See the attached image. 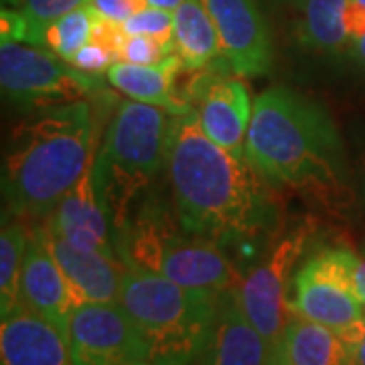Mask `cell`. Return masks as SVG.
Returning <instances> with one entry per match:
<instances>
[{"instance_id": "obj_30", "label": "cell", "mask_w": 365, "mask_h": 365, "mask_svg": "<svg viewBox=\"0 0 365 365\" xmlns=\"http://www.w3.org/2000/svg\"><path fill=\"white\" fill-rule=\"evenodd\" d=\"M347 59H351L355 66L365 71V33L359 39L353 41L349 53H347Z\"/></svg>"}, {"instance_id": "obj_33", "label": "cell", "mask_w": 365, "mask_h": 365, "mask_svg": "<svg viewBox=\"0 0 365 365\" xmlns=\"http://www.w3.org/2000/svg\"><path fill=\"white\" fill-rule=\"evenodd\" d=\"M357 179H359V193H361V201H364V209H365V150L361 153V158H359Z\"/></svg>"}, {"instance_id": "obj_3", "label": "cell", "mask_w": 365, "mask_h": 365, "mask_svg": "<svg viewBox=\"0 0 365 365\" xmlns=\"http://www.w3.org/2000/svg\"><path fill=\"white\" fill-rule=\"evenodd\" d=\"M90 100L39 110L21 120L2 155L4 217L45 222L98 153Z\"/></svg>"}, {"instance_id": "obj_35", "label": "cell", "mask_w": 365, "mask_h": 365, "mask_svg": "<svg viewBox=\"0 0 365 365\" xmlns=\"http://www.w3.org/2000/svg\"><path fill=\"white\" fill-rule=\"evenodd\" d=\"M355 2H359L361 6H365V0H355Z\"/></svg>"}, {"instance_id": "obj_7", "label": "cell", "mask_w": 365, "mask_h": 365, "mask_svg": "<svg viewBox=\"0 0 365 365\" xmlns=\"http://www.w3.org/2000/svg\"><path fill=\"white\" fill-rule=\"evenodd\" d=\"M0 86L4 100L23 112H39L104 93V81L81 71L47 47L2 41Z\"/></svg>"}, {"instance_id": "obj_25", "label": "cell", "mask_w": 365, "mask_h": 365, "mask_svg": "<svg viewBox=\"0 0 365 365\" xmlns=\"http://www.w3.org/2000/svg\"><path fill=\"white\" fill-rule=\"evenodd\" d=\"M122 26L128 35L153 37L160 41L167 51L175 53V21L170 11L144 6L143 11L132 14L126 23H122Z\"/></svg>"}, {"instance_id": "obj_13", "label": "cell", "mask_w": 365, "mask_h": 365, "mask_svg": "<svg viewBox=\"0 0 365 365\" xmlns=\"http://www.w3.org/2000/svg\"><path fill=\"white\" fill-rule=\"evenodd\" d=\"M21 304L47 319L66 337L69 319L79 307L63 268L49 248L43 223H33L31 227L21 276Z\"/></svg>"}, {"instance_id": "obj_2", "label": "cell", "mask_w": 365, "mask_h": 365, "mask_svg": "<svg viewBox=\"0 0 365 365\" xmlns=\"http://www.w3.org/2000/svg\"><path fill=\"white\" fill-rule=\"evenodd\" d=\"M246 157L266 181L325 207L347 203L345 144L333 116L307 93L274 86L256 96Z\"/></svg>"}, {"instance_id": "obj_26", "label": "cell", "mask_w": 365, "mask_h": 365, "mask_svg": "<svg viewBox=\"0 0 365 365\" xmlns=\"http://www.w3.org/2000/svg\"><path fill=\"white\" fill-rule=\"evenodd\" d=\"M169 55L173 53L167 51L160 41L153 39V37H143V35H128L120 49L118 61L136 63V66H155Z\"/></svg>"}, {"instance_id": "obj_5", "label": "cell", "mask_w": 365, "mask_h": 365, "mask_svg": "<svg viewBox=\"0 0 365 365\" xmlns=\"http://www.w3.org/2000/svg\"><path fill=\"white\" fill-rule=\"evenodd\" d=\"M122 262L138 272L163 276L177 284L225 292L240 284L225 250L205 237L189 234L170 209L148 191L128 225L116 237Z\"/></svg>"}, {"instance_id": "obj_21", "label": "cell", "mask_w": 365, "mask_h": 365, "mask_svg": "<svg viewBox=\"0 0 365 365\" xmlns=\"http://www.w3.org/2000/svg\"><path fill=\"white\" fill-rule=\"evenodd\" d=\"M175 53L189 71H201L222 55L217 29L201 0H185L173 11Z\"/></svg>"}, {"instance_id": "obj_20", "label": "cell", "mask_w": 365, "mask_h": 365, "mask_svg": "<svg viewBox=\"0 0 365 365\" xmlns=\"http://www.w3.org/2000/svg\"><path fill=\"white\" fill-rule=\"evenodd\" d=\"M347 4L349 0H290L297 41L323 57H347L351 47L345 23Z\"/></svg>"}, {"instance_id": "obj_4", "label": "cell", "mask_w": 365, "mask_h": 365, "mask_svg": "<svg viewBox=\"0 0 365 365\" xmlns=\"http://www.w3.org/2000/svg\"><path fill=\"white\" fill-rule=\"evenodd\" d=\"M170 116L143 102H120L100 144L93 175L114 235L122 234L138 205L167 167Z\"/></svg>"}, {"instance_id": "obj_1", "label": "cell", "mask_w": 365, "mask_h": 365, "mask_svg": "<svg viewBox=\"0 0 365 365\" xmlns=\"http://www.w3.org/2000/svg\"><path fill=\"white\" fill-rule=\"evenodd\" d=\"M167 173L175 211L189 234L225 246L264 240L276 225V205L246 155L213 143L195 114L170 120Z\"/></svg>"}, {"instance_id": "obj_10", "label": "cell", "mask_w": 365, "mask_h": 365, "mask_svg": "<svg viewBox=\"0 0 365 365\" xmlns=\"http://www.w3.org/2000/svg\"><path fill=\"white\" fill-rule=\"evenodd\" d=\"M67 341L76 365L148 361V347L120 302H83L73 311Z\"/></svg>"}, {"instance_id": "obj_36", "label": "cell", "mask_w": 365, "mask_h": 365, "mask_svg": "<svg viewBox=\"0 0 365 365\" xmlns=\"http://www.w3.org/2000/svg\"><path fill=\"white\" fill-rule=\"evenodd\" d=\"M361 250H364V254H365V244H364V248H361Z\"/></svg>"}, {"instance_id": "obj_15", "label": "cell", "mask_w": 365, "mask_h": 365, "mask_svg": "<svg viewBox=\"0 0 365 365\" xmlns=\"http://www.w3.org/2000/svg\"><path fill=\"white\" fill-rule=\"evenodd\" d=\"M0 365H76L67 337L25 304L2 314Z\"/></svg>"}, {"instance_id": "obj_22", "label": "cell", "mask_w": 365, "mask_h": 365, "mask_svg": "<svg viewBox=\"0 0 365 365\" xmlns=\"http://www.w3.org/2000/svg\"><path fill=\"white\" fill-rule=\"evenodd\" d=\"M31 227L26 222L4 217L0 234V313H11L21 304V276Z\"/></svg>"}, {"instance_id": "obj_18", "label": "cell", "mask_w": 365, "mask_h": 365, "mask_svg": "<svg viewBox=\"0 0 365 365\" xmlns=\"http://www.w3.org/2000/svg\"><path fill=\"white\" fill-rule=\"evenodd\" d=\"M185 69L181 57L173 53L155 66H136L116 61L106 71L112 88L122 91L130 100L163 108L170 116L191 114L193 106L177 90V76Z\"/></svg>"}, {"instance_id": "obj_16", "label": "cell", "mask_w": 365, "mask_h": 365, "mask_svg": "<svg viewBox=\"0 0 365 365\" xmlns=\"http://www.w3.org/2000/svg\"><path fill=\"white\" fill-rule=\"evenodd\" d=\"M272 347L244 313L235 288L222 292L220 311L193 365H270Z\"/></svg>"}, {"instance_id": "obj_32", "label": "cell", "mask_w": 365, "mask_h": 365, "mask_svg": "<svg viewBox=\"0 0 365 365\" xmlns=\"http://www.w3.org/2000/svg\"><path fill=\"white\" fill-rule=\"evenodd\" d=\"M185 0H146V4L148 6H155V9H163V11H175V9H179Z\"/></svg>"}, {"instance_id": "obj_19", "label": "cell", "mask_w": 365, "mask_h": 365, "mask_svg": "<svg viewBox=\"0 0 365 365\" xmlns=\"http://www.w3.org/2000/svg\"><path fill=\"white\" fill-rule=\"evenodd\" d=\"M274 365H355L353 349L337 331L292 314L278 345Z\"/></svg>"}, {"instance_id": "obj_14", "label": "cell", "mask_w": 365, "mask_h": 365, "mask_svg": "<svg viewBox=\"0 0 365 365\" xmlns=\"http://www.w3.org/2000/svg\"><path fill=\"white\" fill-rule=\"evenodd\" d=\"M43 223L51 234L63 237L78 248L93 250L120 258L114 227L96 187L93 165L67 191V195Z\"/></svg>"}, {"instance_id": "obj_29", "label": "cell", "mask_w": 365, "mask_h": 365, "mask_svg": "<svg viewBox=\"0 0 365 365\" xmlns=\"http://www.w3.org/2000/svg\"><path fill=\"white\" fill-rule=\"evenodd\" d=\"M347 264H349V274H351V284L357 299L361 300V304L365 307V254L359 256L349 250L347 254Z\"/></svg>"}, {"instance_id": "obj_11", "label": "cell", "mask_w": 365, "mask_h": 365, "mask_svg": "<svg viewBox=\"0 0 365 365\" xmlns=\"http://www.w3.org/2000/svg\"><path fill=\"white\" fill-rule=\"evenodd\" d=\"M211 14L223 61L235 76L262 78L272 71V43L258 0H201Z\"/></svg>"}, {"instance_id": "obj_6", "label": "cell", "mask_w": 365, "mask_h": 365, "mask_svg": "<svg viewBox=\"0 0 365 365\" xmlns=\"http://www.w3.org/2000/svg\"><path fill=\"white\" fill-rule=\"evenodd\" d=\"M220 300L222 292L128 268L118 302L140 331L150 364L193 365L207 343Z\"/></svg>"}, {"instance_id": "obj_24", "label": "cell", "mask_w": 365, "mask_h": 365, "mask_svg": "<svg viewBox=\"0 0 365 365\" xmlns=\"http://www.w3.org/2000/svg\"><path fill=\"white\" fill-rule=\"evenodd\" d=\"M16 9L25 21V43L45 47V31L57 19L90 4V0H4V6Z\"/></svg>"}, {"instance_id": "obj_17", "label": "cell", "mask_w": 365, "mask_h": 365, "mask_svg": "<svg viewBox=\"0 0 365 365\" xmlns=\"http://www.w3.org/2000/svg\"><path fill=\"white\" fill-rule=\"evenodd\" d=\"M45 225V223H43ZM55 260L63 268L79 304L83 302H118L128 266L116 256L83 250L51 234L45 227Z\"/></svg>"}, {"instance_id": "obj_28", "label": "cell", "mask_w": 365, "mask_h": 365, "mask_svg": "<svg viewBox=\"0 0 365 365\" xmlns=\"http://www.w3.org/2000/svg\"><path fill=\"white\" fill-rule=\"evenodd\" d=\"M90 6L93 9V13L104 16L108 21L126 23L132 14L143 11L148 4L146 0H90Z\"/></svg>"}, {"instance_id": "obj_34", "label": "cell", "mask_w": 365, "mask_h": 365, "mask_svg": "<svg viewBox=\"0 0 365 365\" xmlns=\"http://www.w3.org/2000/svg\"><path fill=\"white\" fill-rule=\"evenodd\" d=\"M132 365H155V364H150V361H140V364H132Z\"/></svg>"}, {"instance_id": "obj_27", "label": "cell", "mask_w": 365, "mask_h": 365, "mask_svg": "<svg viewBox=\"0 0 365 365\" xmlns=\"http://www.w3.org/2000/svg\"><path fill=\"white\" fill-rule=\"evenodd\" d=\"M116 55H114L112 49H108L106 45L91 39L88 45H83V47L73 55V59H71L69 63L76 66L78 69H81V71H86V73L100 76V73L108 71V69L112 67V63H116Z\"/></svg>"}, {"instance_id": "obj_23", "label": "cell", "mask_w": 365, "mask_h": 365, "mask_svg": "<svg viewBox=\"0 0 365 365\" xmlns=\"http://www.w3.org/2000/svg\"><path fill=\"white\" fill-rule=\"evenodd\" d=\"M96 25V13L90 4L79 6L66 16L57 19L45 31V47L59 55L61 59L71 61L73 55L91 41Z\"/></svg>"}, {"instance_id": "obj_8", "label": "cell", "mask_w": 365, "mask_h": 365, "mask_svg": "<svg viewBox=\"0 0 365 365\" xmlns=\"http://www.w3.org/2000/svg\"><path fill=\"white\" fill-rule=\"evenodd\" d=\"M347 254V248L314 252L292 278L290 311L337 331L353 349L364 329L365 307L353 290Z\"/></svg>"}, {"instance_id": "obj_37", "label": "cell", "mask_w": 365, "mask_h": 365, "mask_svg": "<svg viewBox=\"0 0 365 365\" xmlns=\"http://www.w3.org/2000/svg\"><path fill=\"white\" fill-rule=\"evenodd\" d=\"M270 365H274V364H270Z\"/></svg>"}, {"instance_id": "obj_12", "label": "cell", "mask_w": 365, "mask_h": 365, "mask_svg": "<svg viewBox=\"0 0 365 365\" xmlns=\"http://www.w3.org/2000/svg\"><path fill=\"white\" fill-rule=\"evenodd\" d=\"M185 96L193 106L201 130L213 143L235 155H246V136L254 104L248 88L240 79L207 71L191 81Z\"/></svg>"}, {"instance_id": "obj_9", "label": "cell", "mask_w": 365, "mask_h": 365, "mask_svg": "<svg viewBox=\"0 0 365 365\" xmlns=\"http://www.w3.org/2000/svg\"><path fill=\"white\" fill-rule=\"evenodd\" d=\"M311 234L313 225L304 223L299 230L280 235L235 287V294L248 321L260 331L272 349L292 317L288 288L292 287V278L297 274L294 268L309 246Z\"/></svg>"}, {"instance_id": "obj_31", "label": "cell", "mask_w": 365, "mask_h": 365, "mask_svg": "<svg viewBox=\"0 0 365 365\" xmlns=\"http://www.w3.org/2000/svg\"><path fill=\"white\" fill-rule=\"evenodd\" d=\"M353 364L355 365H365V323L361 333L357 341L353 343Z\"/></svg>"}]
</instances>
